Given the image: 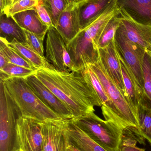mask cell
<instances>
[{
	"instance_id": "2e32d148",
	"label": "cell",
	"mask_w": 151,
	"mask_h": 151,
	"mask_svg": "<svg viewBox=\"0 0 151 151\" xmlns=\"http://www.w3.org/2000/svg\"><path fill=\"white\" fill-rule=\"evenodd\" d=\"M118 30L129 40L145 50H151V26L141 24L128 18L121 17Z\"/></svg>"
},
{
	"instance_id": "8d00e7d4",
	"label": "cell",
	"mask_w": 151,
	"mask_h": 151,
	"mask_svg": "<svg viewBox=\"0 0 151 151\" xmlns=\"http://www.w3.org/2000/svg\"><path fill=\"white\" fill-rule=\"evenodd\" d=\"M69 2H79L82 0H68Z\"/></svg>"
},
{
	"instance_id": "f1b7e54d",
	"label": "cell",
	"mask_w": 151,
	"mask_h": 151,
	"mask_svg": "<svg viewBox=\"0 0 151 151\" xmlns=\"http://www.w3.org/2000/svg\"><path fill=\"white\" fill-rule=\"evenodd\" d=\"M140 136L136 132L131 129H123L122 137L119 151H145L137 146V137Z\"/></svg>"
},
{
	"instance_id": "f35d334b",
	"label": "cell",
	"mask_w": 151,
	"mask_h": 151,
	"mask_svg": "<svg viewBox=\"0 0 151 151\" xmlns=\"http://www.w3.org/2000/svg\"><path fill=\"white\" fill-rule=\"evenodd\" d=\"M17 1V0H11L10 4H10H12V3L14 2V1Z\"/></svg>"
},
{
	"instance_id": "44dd1931",
	"label": "cell",
	"mask_w": 151,
	"mask_h": 151,
	"mask_svg": "<svg viewBox=\"0 0 151 151\" xmlns=\"http://www.w3.org/2000/svg\"><path fill=\"white\" fill-rule=\"evenodd\" d=\"M119 59L128 99L137 114L138 107L141 104V92L133 73L123 60L120 57Z\"/></svg>"
},
{
	"instance_id": "6da1fadb",
	"label": "cell",
	"mask_w": 151,
	"mask_h": 151,
	"mask_svg": "<svg viewBox=\"0 0 151 151\" xmlns=\"http://www.w3.org/2000/svg\"><path fill=\"white\" fill-rule=\"evenodd\" d=\"M68 108L72 119L95 112L101 101L81 71L61 72L53 69L38 70L34 74Z\"/></svg>"
},
{
	"instance_id": "5bb4252c",
	"label": "cell",
	"mask_w": 151,
	"mask_h": 151,
	"mask_svg": "<svg viewBox=\"0 0 151 151\" xmlns=\"http://www.w3.org/2000/svg\"><path fill=\"white\" fill-rule=\"evenodd\" d=\"M98 52L99 59L107 75L128 100L123 82L119 57L115 48L114 41L106 47L98 49Z\"/></svg>"
},
{
	"instance_id": "3957f363",
	"label": "cell",
	"mask_w": 151,
	"mask_h": 151,
	"mask_svg": "<svg viewBox=\"0 0 151 151\" xmlns=\"http://www.w3.org/2000/svg\"><path fill=\"white\" fill-rule=\"evenodd\" d=\"M2 81L20 116L40 122L67 119L46 106L35 95L25 78H12Z\"/></svg>"
},
{
	"instance_id": "484cf974",
	"label": "cell",
	"mask_w": 151,
	"mask_h": 151,
	"mask_svg": "<svg viewBox=\"0 0 151 151\" xmlns=\"http://www.w3.org/2000/svg\"><path fill=\"white\" fill-rule=\"evenodd\" d=\"M36 70L25 68L14 64L9 63L0 69L1 81H4L12 78H26L35 74Z\"/></svg>"
},
{
	"instance_id": "ba28073f",
	"label": "cell",
	"mask_w": 151,
	"mask_h": 151,
	"mask_svg": "<svg viewBox=\"0 0 151 151\" xmlns=\"http://www.w3.org/2000/svg\"><path fill=\"white\" fill-rule=\"evenodd\" d=\"M45 58L59 71H74L67 45L54 26L50 27L47 32Z\"/></svg>"
},
{
	"instance_id": "d590c367",
	"label": "cell",
	"mask_w": 151,
	"mask_h": 151,
	"mask_svg": "<svg viewBox=\"0 0 151 151\" xmlns=\"http://www.w3.org/2000/svg\"><path fill=\"white\" fill-rule=\"evenodd\" d=\"M10 1L11 0H4V9L10 5Z\"/></svg>"
},
{
	"instance_id": "74e56055",
	"label": "cell",
	"mask_w": 151,
	"mask_h": 151,
	"mask_svg": "<svg viewBox=\"0 0 151 151\" xmlns=\"http://www.w3.org/2000/svg\"><path fill=\"white\" fill-rule=\"evenodd\" d=\"M146 52L150 55L151 58V50H146Z\"/></svg>"
},
{
	"instance_id": "277c9868",
	"label": "cell",
	"mask_w": 151,
	"mask_h": 151,
	"mask_svg": "<svg viewBox=\"0 0 151 151\" xmlns=\"http://www.w3.org/2000/svg\"><path fill=\"white\" fill-rule=\"evenodd\" d=\"M72 121L89 137L107 151H119L123 129L112 122L104 120L95 112Z\"/></svg>"
},
{
	"instance_id": "cb8c5ba5",
	"label": "cell",
	"mask_w": 151,
	"mask_h": 151,
	"mask_svg": "<svg viewBox=\"0 0 151 151\" xmlns=\"http://www.w3.org/2000/svg\"><path fill=\"white\" fill-rule=\"evenodd\" d=\"M143 93L140 104L151 110V58L146 52L142 65Z\"/></svg>"
},
{
	"instance_id": "7402d4cb",
	"label": "cell",
	"mask_w": 151,
	"mask_h": 151,
	"mask_svg": "<svg viewBox=\"0 0 151 151\" xmlns=\"http://www.w3.org/2000/svg\"><path fill=\"white\" fill-rule=\"evenodd\" d=\"M7 43L9 47L18 53L23 58L30 63L36 70L54 68L47 61L46 58L40 56L27 45L19 43L15 41L11 42H7Z\"/></svg>"
},
{
	"instance_id": "ffe728a7",
	"label": "cell",
	"mask_w": 151,
	"mask_h": 151,
	"mask_svg": "<svg viewBox=\"0 0 151 151\" xmlns=\"http://www.w3.org/2000/svg\"><path fill=\"white\" fill-rule=\"evenodd\" d=\"M0 38L5 40L7 42L15 41L27 46L24 29L12 17H8L4 13H1L0 17Z\"/></svg>"
},
{
	"instance_id": "d6986e66",
	"label": "cell",
	"mask_w": 151,
	"mask_h": 151,
	"mask_svg": "<svg viewBox=\"0 0 151 151\" xmlns=\"http://www.w3.org/2000/svg\"><path fill=\"white\" fill-rule=\"evenodd\" d=\"M66 129L70 142L81 151H107L89 137L71 119H67Z\"/></svg>"
},
{
	"instance_id": "e0dca14e",
	"label": "cell",
	"mask_w": 151,
	"mask_h": 151,
	"mask_svg": "<svg viewBox=\"0 0 151 151\" xmlns=\"http://www.w3.org/2000/svg\"><path fill=\"white\" fill-rule=\"evenodd\" d=\"M116 0H82L79 2L81 31L102 16Z\"/></svg>"
},
{
	"instance_id": "d4e9b609",
	"label": "cell",
	"mask_w": 151,
	"mask_h": 151,
	"mask_svg": "<svg viewBox=\"0 0 151 151\" xmlns=\"http://www.w3.org/2000/svg\"><path fill=\"white\" fill-rule=\"evenodd\" d=\"M137 116L139 134L147 140L151 145V110L140 104L137 111Z\"/></svg>"
},
{
	"instance_id": "4fadbf2b",
	"label": "cell",
	"mask_w": 151,
	"mask_h": 151,
	"mask_svg": "<svg viewBox=\"0 0 151 151\" xmlns=\"http://www.w3.org/2000/svg\"><path fill=\"white\" fill-rule=\"evenodd\" d=\"M66 45L81 31L78 2H69L55 26Z\"/></svg>"
},
{
	"instance_id": "8fae6325",
	"label": "cell",
	"mask_w": 151,
	"mask_h": 151,
	"mask_svg": "<svg viewBox=\"0 0 151 151\" xmlns=\"http://www.w3.org/2000/svg\"><path fill=\"white\" fill-rule=\"evenodd\" d=\"M81 71L99 98L102 104V114L105 120L113 122L122 129V122L119 113L108 96L96 74L89 66Z\"/></svg>"
},
{
	"instance_id": "83f0119b",
	"label": "cell",
	"mask_w": 151,
	"mask_h": 151,
	"mask_svg": "<svg viewBox=\"0 0 151 151\" xmlns=\"http://www.w3.org/2000/svg\"><path fill=\"white\" fill-rule=\"evenodd\" d=\"M47 9L52 20L53 26L55 27L60 14L66 8L68 0H41Z\"/></svg>"
},
{
	"instance_id": "4316f807",
	"label": "cell",
	"mask_w": 151,
	"mask_h": 151,
	"mask_svg": "<svg viewBox=\"0 0 151 151\" xmlns=\"http://www.w3.org/2000/svg\"><path fill=\"white\" fill-rule=\"evenodd\" d=\"M0 53L7 58L9 63L20 65L25 68L36 70L30 63L23 58L18 53L9 47L6 40L0 38Z\"/></svg>"
},
{
	"instance_id": "d6a6232c",
	"label": "cell",
	"mask_w": 151,
	"mask_h": 151,
	"mask_svg": "<svg viewBox=\"0 0 151 151\" xmlns=\"http://www.w3.org/2000/svg\"><path fill=\"white\" fill-rule=\"evenodd\" d=\"M9 63L7 58L2 53H0V69H2Z\"/></svg>"
},
{
	"instance_id": "e575fe53",
	"label": "cell",
	"mask_w": 151,
	"mask_h": 151,
	"mask_svg": "<svg viewBox=\"0 0 151 151\" xmlns=\"http://www.w3.org/2000/svg\"><path fill=\"white\" fill-rule=\"evenodd\" d=\"M0 8L1 12H3L4 9V0H0Z\"/></svg>"
},
{
	"instance_id": "836d02e7",
	"label": "cell",
	"mask_w": 151,
	"mask_h": 151,
	"mask_svg": "<svg viewBox=\"0 0 151 151\" xmlns=\"http://www.w3.org/2000/svg\"><path fill=\"white\" fill-rule=\"evenodd\" d=\"M66 151H81L76 148L74 145L72 144L71 142L69 141V145H68V147H67Z\"/></svg>"
},
{
	"instance_id": "1f68e13d",
	"label": "cell",
	"mask_w": 151,
	"mask_h": 151,
	"mask_svg": "<svg viewBox=\"0 0 151 151\" xmlns=\"http://www.w3.org/2000/svg\"><path fill=\"white\" fill-rule=\"evenodd\" d=\"M34 9L37 12L41 20L45 25L49 27L53 26L50 16L47 9L43 4L41 0H39L38 4L35 6Z\"/></svg>"
},
{
	"instance_id": "4dcf8cb0",
	"label": "cell",
	"mask_w": 151,
	"mask_h": 151,
	"mask_svg": "<svg viewBox=\"0 0 151 151\" xmlns=\"http://www.w3.org/2000/svg\"><path fill=\"white\" fill-rule=\"evenodd\" d=\"M24 30L26 36L27 46L40 56L45 58L43 46V41L45 36L36 35L29 31Z\"/></svg>"
},
{
	"instance_id": "7c38bea8",
	"label": "cell",
	"mask_w": 151,
	"mask_h": 151,
	"mask_svg": "<svg viewBox=\"0 0 151 151\" xmlns=\"http://www.w3.org/2000/svg\"><path fill=\"white\" fill-rule=\"evenodd\" d=\"M25 79L35 95L48 107L64 119H72V114L68 108L34 74Z\"/></svg>"
},
{
	"instance_id": "603a6c76",
	"label": "cell",
	"mask_w": 151,
	"mask_h": 151,
	"mask_svg": "<svg viewBox=\"0 0 151 151\" xmlns=\"http://www.w3.org/2000/svg\"><path fill=\"white\" fill-rule=\"evenodd\" d=\"M121 20V17L118 9V12L108 21L100 35L98 42V49L104 48L114 42L115 34Z\"/></svg>"
},
{
	"instance_id": "f546056e",
	"label": "cell",
	"mask_w": 151,
	"mask_h": 151,
	"mask_svg": "<svg viewBox=\"0 0 151 151\" xmlns=\"http://www.w3.org/2000/svg\"><path fill=\"white\" fill-rule=\"evenodd\" d=\"M39 0H17L5 8L2 12L8 17L14 16L20 12L34 9Z\"/></svg>"
},
{
	"instance_id": "8992f818",
	"label": "cell",
	"mask_w": 151,
	"mask_h": 151,
	"mask_svg": "<svg viewBox=\"0 0 151 151\" xmlns=\"http://www.w3.org/2000/svg\"><path fill=\"white\" fill-rule=\"evenodd\" d=\"M17 111L2 81L0 82V151H19Z\"/></svg>"
},
{
	"instance_id": "30bf717a",
	"label": "cell",
	"mask_w": 151,
	"mask_h": 151,
	"mask_svg": "<svg viewBox=\"0 0 151 151\" xmlns=\"http://www.w3.org/2000/svg\"><path fill=\"white\" fill-rule=\"evenodd\" d=\"M67 119L40 122L42 151H66L69 143Z\"/></svg>"
},
{
	"instance_id": "ac0fdd59",
	"label": "cell",
	"mask_w": 151,
	"mask_h": 151,
	"mask_svg": "<svg viewBox=\"0 0 151 151\" xmlns=\"http://www.w3.org/2000/svg\"><path fill=\"white\" fill-rule=\"evenodd\" d=\"M12 17L20 27L36 35L45 36L49 28L42 21L35 9L20 12Z\"/></svg>"
},
{
	"instance_id": "5b68a950",
	"label": "cell",
	"mask_w": 151,
	"mask_h": 151,
	"mask_svg": "<svg viewBox=\"0 0 151 151\" xmlns=\"http://www.w3.org/2000/svg\"><path fill=\"white\" fill-rule=\"evenodd\" d=\"M96 74L110 99L117 107L122 122V129L139 131L138 116L128 100L107 75L100 61L89 65Z\"/></svg>"
},
{
	"instance_id": "7a4b0ae2",
	"label": "cell",
	"mask_w": 151,
	"mask_h": 151,
	"mask_svg": "<svg viewBox=\"0 0 151 151\" xmlns=\"http://www.w3.org/2000/svg\"><path fill=\"white\" fill-rule=\"evenodd\" d=\"M115 3L98 19L81 30L67 44L74 71H79L97 63L99 56L98 42L103 29L112 17L118 12Z\"/></svg>"
},
{
	"instance_id": "52a82bcc",
	"label": "cell",
	"mask_w": 151,
	"mask_h": 151,
	"mask_svg": "<svg viewBox=\"0 0 151 151\" xmlns=\"http://www.w3.org/2000/svg\"><path fill=\"white\" fill-rule=\"evenodd\" d=\"M114 44L119 57L133 73L141 92L143 93L144 79L142 65L146 50L139 45L129 40L117 29Z\"/></svg>"
},
{
	"instance_id": "9c48e42d",
	"label": "cell",
	"mask_w": 151,
	"mask_h": 151,
	"mask_svg": "<svg viewBox=\"0 0 151 151\" xmlns=\"http://www.w3.org/2000/svg\"><path fill=\"white\" fill-rule=\"evenodd\" d=\"M17 131L19 151H42L40 122L19 116L17 120Z\"/></svg>"
},
{
	"instance_id": "9a60e30c",
	"label": "cell",
	"mask_w": 151,
	"mask_h": 151,
	"mask_svg": "<svg viewBox=\"0 0 151 151\" xmlns=\"http://www.w3.org/2000/svg\"><path fill=\"white\" fill-rule=\"evenodd\" d=\"M121 16L151 27V0H117Z\"/></svg>"
}]
</instances>
